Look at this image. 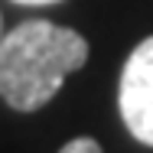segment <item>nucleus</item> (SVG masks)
Masks as SVG:
<instances>
[{"label":"nucleus","instance_id":"f257e3e1","mask_svg":"<svg viewBox=\"0 0 153 153\" xmlns=\"http://www.w3.org/2000/svg\"><path fill=\"white\" fill-rule=\"evenodd\" d=\"M88 62V42L68 26L26 20L0 39V98L13 111H39Z\"/></svg>","mask_w":153,"mask_h":153},{"label":"nucleus","instance_id":"f03ea898","mask_svg":"<svg viewBox=\"0 0 153 153\" xmlns=\"http://www.w3.org/2000/svg\"><path fill=\"white\" fill-rule=\"evenodd\" d=\"M117 108L134 140L153 147V36L143 39L124 62Z\"/></svg>","mask_w":153,"mask_h":153},{"label":"nucleus","instance_id":"7ed1b4c3","mask_svg":"<svg viewBox=\"0 0 153 153\" xmlns=\"http://www.w3.org/2000/svg\"><path fill=\"white\" fill-rule=\"evenodd\" d=\"M59 153H101V143L91 140V137H75V140H68Z\"/></svg>","mask_w":153,"mask_h":153},{"label":"nucleus","instance_id":"20e7f679","mask_svg":"<svg viewBox=\"0 0 153 153\" xmlns=\"http://www.w3.org/2000/svg\"><path fill=\"white\" fill-rule=\"evenodd\" d=\"M13 3H26V7H46V3H59V0H13Z\"/></svg>","mask_w":153,"mask_h":153}]
</instances>
